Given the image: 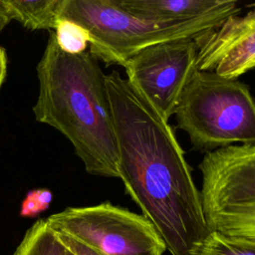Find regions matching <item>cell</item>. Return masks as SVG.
Listing matches in <instances>:
<instances>
[{"label":"cell","instance_id":"1","mask_svg":"<svg viewBox=\"0 0 255 255\" xmlns=\"http://www.w3.org/2000/svg\"><path fill=\"white\" fill-rule=\"evenodd\" d=\"M119 178L171 255H194L209 234L199 190L173 129L118 71L106 75Z\"/></svg>","mask_w":255,"mask_h":255},{"label":"cell","instance_id":"2","mask_svg":"<svg viewBox=\"0 0 255 255\" xmlns=\"http://www.w3.org/2000/svg\"><path fill=\"white\" fill-rule=\"evenodd\" d=\"M37 122L59 130L72 143L88 173L119 178L118 147L106 75L89 51H61L55 34L37 67Z\"/></svg>","mask_w":255,"mask_h":255},{"label":"cell","instance_id":"3","mask_svg":"<svg viewBox=\"0 0 255 255\" xmlns=\"http://www.w3.org/2000/svg\"><path fill=\"white\" fill-rule=\"evenodd\" d=\"M240 11L238 6L194 19L159 22L132 15L116 0H60L59 18L72 20L88 31L89 52L94 58L106 66L124 67L130 57L149 46L193 39Z\"/></svg>","mask_w":255,"mask_h":255},{"label":"cell","instance_id":"4","mask_svg":"<svg viewBox=\"0 0 255 255\" xmlns=\"http://www.w3.org/2000/svg\"><path fill=\"white\" fill-rule=\"evenodd\" d=\"M174 116L192 146L203 152L255 143V106L249 87L214 73L196 71L185 87Z\"/></svg>","mask_w":255,"mask_h":255},{"label":"cell","instance_id":"5","mask_svg":"<svg viewBox=\"0 0 255 255\" xmlns=\"http://www.w3.org/2000/svg\"><path fill=\"white\" fill-rule=\"evenodd\" d=\"M198 167L200 205L208 231L255 241V143L206 152Z\"/></svg>","mask_w":255,"mask_h":255},{"label":"cell","instance_id":"6","mask_svg":"<svg viewBox=\"0 0 255 255\" xmlns=\"http://www.w3.org/2000/svg\"><path fill=\"white\" fill-rule=\"evenodd\" d=\"M45 220L53 231L102 255H162L166 251L146 218L110 202L67 207Z\"/></svg>","mask_w":255,"mask_h":255},{"label":"cell","instance_id":"7","mask_svg":"<svg viewBox=\"0 0 255 255\" xmlns=\"http://www.w3.org/2000/svg\"><path fill=\"white\" fill-rule=\"evenodd\" d=\"M192 38L149 46L130 57L124 68L128 82L168 122L196 70Z\"/></svg>","mask_w":255,"mask_h":255},{"label":"cell","instance_id":"8","mask_svg":"<svg viewBox=\"0 0 255 255\" xmlns=\"http://www.w3.org/2000/svg\"><path fill=\"white\" fill-rule=\"evenodd\" d=\"M196 70L237 80L255 65V11L232 15L193 38Z\"/></svg>","mask_w":255,"mask_h":255},{"label":"cell","instance_id":"9","mask_svg":"<svg viewBox=\"0 0 255 255\" xmlns=\"http://www.w3.org/2000/svg\"><path fill=\"white\" fill-rule=\"evenodd\" d=\"M116 3L136 17L159 22L189 20L239 6L232 0H116Z\"/></svg>","mask_w":255,"mask_h":255},{"label":"cell","instance_id":"10","mask_svg":"<svg viewBox=\"0 0 255 255\" xmlns=\"http://www.w3.org/2000/svg\"><path fill=\"white\" fill-rule=\"evenodd\" d=\"M10 19L30 30L53 31L59 19L60 0H3Z\"/></svg>","mask_w":255,"mask_h":255},{"label":"cell","instance_id":"11","mask_svg":"<svg viewBox=\"0 0 255 255\" xmlns=\"http://www.w3.org/2000/svg\"><path fill=\"white\" fill-rule=\"evenodd\" d=\"M194 255H255V241L209 232Z\"/></svg>","mask_w":255,"mask_h":255},{"label":"cell","instance_id":"12","mask_svg":"<svg viewBox=\"0 0 255 255\" xmlns=\"http://www.w3.org/2000/svg\"><path fill=\"white\" fill-rule=\"evenodd\" d=\"M55 238L46 220L39 219L27 230L14 255H54Z\"/></svg>","mask_w":255,"mask_h":255},{"label":"cell","instance_id":"13","mask_svg":"<svg viewBox=\"0 0 255 255\" xmlns=\"http://www.w3.org/2000/svg\"><path fill=\"white\" fill-rule=\"evenodd\" d=\"M53 32L59 49L64 53L78 55L87 51L90 35L85 28L76 22L59 18Z\"/></svg>","mask_w":255,"mask_h":255},{"label":"cell","instance_id":"14","mask_svg":"<svg viewBox=\"0 0 255 255\" xmlns=\"http://www.w3.org/2000/svg\"><path fill=\"white\" fill-rule=\"evenodd\" d=\"M52 199L53 194L48 188L29 190L22 201L20 215L23 217H35L49 208Z\"/></svg>","mask_w":255,"mask_h":255},{"label":"cell","instance_id":"15","mask_svg":"<svg viewBox=\"0 0 255 255\" xmlns=\"http://www.w3.org/2000/svg\"><path fill=\"white\" fill-rule=\"evenodd\" d=\"M55 234L58 237V239L76 255H102V254L98 253L97 251L83 245L82 243L74 240L73 238H71L67 235H64V234H61L58 232H55Z\"/></svg>","mask_w":255,"mask_h":255},{"label":"cell","instance_id":"16","mask_svg":"<svg viewBox=\"0 0 255 255\" xmlns=\"http://www.w3.org/2000/svg\"><path fill=\"white\" fill-rule=\"evenodd\" d=\"M7 72V56L3 47L0 46V88L5 80Z\"/></svg>","mask_w":255,"mask_h":255},{"label":"cell","instance_id":"17","mask_svg":"<svg viewBox=\"0 0 255 255\" xmlns=\"http://www.w3.org/2000/svg\"><path fill=\"white\" fill-rule=\"evenodd\" d=\"M55 233V232H54ZM56 235V234H55ZM54 255H76L70 249H68L56 236L54 242Z\"/></svg>","mask_w":255,"mask_h":255},{"label":"cell","instance_id":"18","mask_svg":"<svg viewBox=\"0 0 255 255\" xmlns=\"http://www.w3.org/2000/svg\"><path fill=\"white\" fill-rule=\"evenodd\" d=\"M11 21L10 16L5 8L3 0H0V32L4 29V27Z\"/></svg>","mask_w":255,"mask_h":255}]
</instances>
